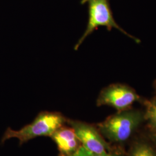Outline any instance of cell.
Wrapping results in <instances>:
<instances>
[{
    "mask_svg": "<svg viewBox=\"0 0 156 156\" xmlns=\"http://www.w3.org/2000/svg\"><path fill=\"white\" fill-rule=\"evenodd\" d=\"M67 124L73 128L81 145L86 149L97 154L114 151L98 129L93 126L73 119H67Z\"/></svg>",
    "mask_w": 156,
    "mask_h": 156,
    "instance_id": "cell-5",
    "label": "cell"
},
{
    "mask_svg": "<svg viewBox=\"0 0 156 156\" xmlns=\"http://www.w3.org/2000/svg\"><path fill=\"white\" fill-rule=\"evenodd\" d=\"M152 138H153V141L155 142V144H156V133H153Z\"/></svg>",
    "mask_w": 156,
    "mask_h": 156,
    "instance_id": "cell-10",
    "label": "cell"
},
{
    "mask_svg": "<svg viewBox=\"0 0 156 156\" xmlns=\"http://www.w3.org/2000/svg\"><path fill=\"white\" fill-rule=\"evenodd\" d=\"M128 156H156V152L149 144L138 142L131 147Z\"/></svg>",
    "mask_w": 156,
    "mask_h": 156,
    "instance_id": "cell-8",
    "label": "cell"
},
{
    "mask_svg": "<svg viewBox=\"0 0 156 156\" xmlns=\"http://www.w3.org/2000/svg\"><path fill=\"white\" fill-rule=\"evenodd\" d=\"M69 156H122L116 151H112L111 153L102 154H97L92 152H90L87 149H86L82 145L73 154Z\"/></svg>",
    "mask_w": 156,
    "mask_h": 156,
    "instance_id": "cell-9",
    "label": "cell"
},
{
    "mask_svg": "<svg viewBox=\"0 0 156 156\" xmlns=\"http://www.w3.org/2000/svg\"><path fill=\"white\" fill-rule=\"evenodd\" d=\"M154 88H155L156 91V80L154 82Z\"/></svg>",
    "mask_w": 156,
    "mask_h": 156,
    "instance_id": "cell-11",
    "label": "cell"
},
{
    "mask_svg": "<svg viewBox=\"0 0 156 156\" xmlns=\"http://www.w3.org/2000/svg\"><path fill=\"white\" fill-rule=\"evenodd\" d=\"M145 106L144 120L147 121L148 127L152 133H156V97L149 100H142Z\"/></svg>",
    "mask_w": 156,
    "mask_h": 156,
    "instance_id": "cell-7",
    "label": "cell"
},
{
    "mask_svg": "<svg viewBox=\"0 0 156 156\" xmlns=\"http://www.w3.org/2000/svg\"><path fill=\"white\" fill-rule=\"evenodd\" d=\"M67 118L56 112H42L35 117L32 123L19 130L6 129L1 142L16 138L20 145L39 136H50L57 129L67 124Z\"/></svg>",
    "mask_w": 156,
    "mask_h": 156,
    "instance_id": "cell-1",
    "label": "cell"
},
{
    "mask_svg": "<svg viewBox=\"0 0 156 156\" xmlns=\"http://www.w3.org/2000/svg\"><path fill=\"white\" fill-rule=\"evenodd\" d=\"M144 120V112L129 109L117 112L97 124V128L103 137L112 142L123 143L129 138Z\"/></svg>",
    "mask_w": 156,
    "mask_h": 156,
    "instance_id": "cell-2",
    "label": "cell"
},
{
    "mask_svg": "<svg viewBox=\"0 0 156 156\" xmlns=\"http://www.w3.org/2000/svg\"><path fill=\"white\" fill-rule=\"evenodd\" d=\"M50 138L57 145L59 156H71L81 146L73 129L69 126L58 128Z\"/></svg>",
    "mask_w": 156,
    "mask_h": 156,
    "instance_id": "cell-6",
    "label": "cell"
},
{
    "mask_svg": "<svg viewBox=\"0 0 156 156\" xmlns=\"http://www.w3.org/2000/svg\"><path fill=\"white\" fill-rule=\"evenodd\" d=\"M87 3L89 7V22L82 37L75 46V50H78L79 47L83 43L89 35L99 27H105L108 31L116 28L124 35L133 39L136 43L140 42L137 39L127 33L116 22L114 19L109 4V0H82L81 4Z\"/></svg>",
    "mask_w": 156,
    "mask_h": 156,
    "instance_id": "cell-3",
    "label": "cell"
},
{
    "mask_svg": "<svg viewBox=\"0 0 156 156\" xmlns=\"http://www.w3.org/2000/svg\"><path fill=\"white\" fill-rule=\"evenodd\" d=\"M142 100L129 86L123 84H112L101 91L97 100V105L111 106L117 112L123 111L131 109L135 102Z\"/></svg>",
    "mask_w": 156,
    "mask_h": 156,
    "instance_id": "cell-4",
    "label": "cell"
}]
</instances>
